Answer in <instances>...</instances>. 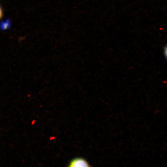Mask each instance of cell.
<instances>
[{"mask_svg":"<svg viewBox=\"0 0 167 167\" xmlns=\"http://www.w3.org/2000/svg\"><path fill=\"white\" fill-rule=\"evenodd\" d=\"M2 16V9L1 8V9H0V17H1V18Z\"/></svg>","mask_w":167,"mask_h":167,"instance_id":"obj_3","label":"cell"},{"mask_svg":"<svg viewBox=\"0 0 167 167\" xmlns=\"http://www.w3.org/2000/svg\"><path fill=\"white\" fill-rule=\"evenodd\" d=\"M69 167H89L90 166L84 159L81 158H77L72 160L70 162Z\"/></svg>","mask_w":167,"mask_h":167,"instance_id":"obj_1","label":"cell"},{"mask_svg":"<svg viewBox=\"0 0 167 167\" xmlns=\"http://www.w3.org/2000/svg\"><path fill=\"white\" fill-rule=\"evenodd\" d=\"M165 54H166V56L167 57V46L166 47L165 49Z\"/></svg>","mask_w":167,"mask_h":167,"instance_id":"obj_4","label":"cell"},{"mask_svg":"<svg viewBox=\"0 0 167 167\" xmlns=\"http://www.w3.org/2000/svg\"><path fill=\"white\" fill-rule=\"evenodd\" d=\"M10 21L7 19L5 22H2L1 23V28L2 30H5L10 28Z\"/></svg>","mask_w":167,"mask_h":167,"instance_id":"obj_2","label":"cell"}]
</instances>
